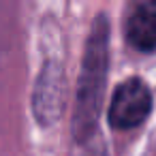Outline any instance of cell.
Wrapping results in <instances>:
<instances>
[{
    "mask_svg": "<svg viewBox=\"0 0 156 156\" xmlns=\"http://www.w3.org/2000/svg\"><path fill=\"white\" fill-rule=\"evenodd\" d=\"M62 90H64V79H62L60 62H51V60L45 62L34 92V111L43 122H54L58 118L62 105Z\"/></svg>",
    "mask_w": 156,
    "mask_h": 156,
    "instance_id": "obj_4",
    "label": "cell"
},
{
    "mask_svg": "<svg viewBox=\"0 0 156 156\" xmlns=\"http://www.w3.org/2000/svg\"><path fill=\"white\" fill-rule=\"evenodd\" d=\"M124 37L139 51L156 49V0H133L124 15Z\"/></svg>",
    "mask_w": 156,
    "mask_h": 156,
    "instance_id": "obj_3",
    "label": "cell"
},
{
    "mask_svg": "<svg viewBox=\"0 0 156 156\" xmlns=\"http://www.w3.org/2000/svg\"><path fill=\"white\" fill-rule=\"evenodd\" d=\"M105 73H107V22L98 17L88 41L86 60L79 77L75 115H73V133L75 139L81 143L94 135L103 86H105Z\"/></svg>",
    "mask_w": 156,
    "mask_h": 156,
    "instance_id": "obj_1",
    "label": "cell"
},
{
    "mask_svg": "<svg viewBox=\"0 0 156 156\" xmlns=\"http://www.w3.org/2000/svg\"><path fill=\"white\" fill-rule=\"evenodd\" d=\"M152 111V92L145 81L130 77L122 81L109 103V124L120 130L135 128L147 120Z\"/></svg>",
    "mask_w": 156,
    "mask_h": 156,
    "instance_id": "obj_2",
    "label": "cell"
}]
</instances>
